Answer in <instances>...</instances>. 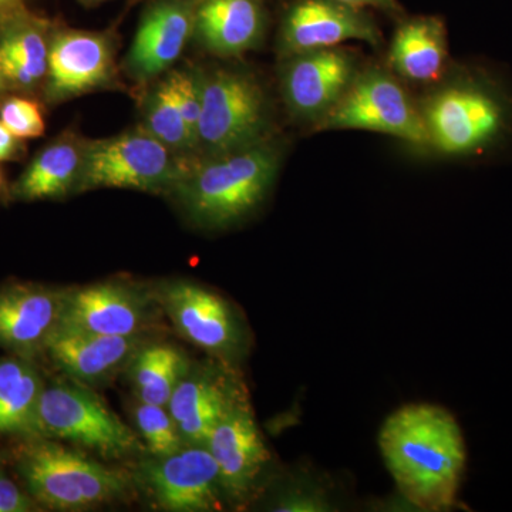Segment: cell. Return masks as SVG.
Masks as SVG:
<instances>
[{
    "label": "cell",
    "mask_w": 512,
    "mask_h": 512,
    "mask_svg": "<svg viewBox=\"0 0 512 512\" xmlns=\"http://www.w3.org/2000/svg\"><path fill=\"white\" fill-rule=\"evenodd\" d=\"M163 79L197 143L198 121L201 116L200 70L195 66L171 69L164 74Z\"/></svg>",
    "instance_id": "cell-29"
},
{
    "label": "cell",
    "mask_w": 512,
    "mask_h": 512,
    "mask_svg": "<svg viewBox=\"0 0 512 512\" xmlns=\"http://www.w3.org/2000/svg\"><path fill=\"white\" fill-rule=\"evenodd\" d=\"M386 467L417 510L448 511L457 504L467 448L456 417L434 404H409L390 414L379 433Z\"/></svg>",
    "instance_id": "cell-1"
},
{
    "label": "cell",
    "mask_w": 512,
    "mask_h": 512,
    "mask_svg": "<svg viewBox=\"0 0 512 512\" xmlns=\"http://www.w3.org/2000/svg\"><path fill=\"white\" fill-rule=\"evenodd\" d=\"M276 511H326V503H323L316 495L293 493L282 498L275 508Z\"/></svg>",
    "instance_id": "cell-32"
},
{
    "label": "cell",
    "mask_w": 512,
    "mask_h": 512,
    "mask_svg": "<svg viewBox=\"0 0 512 512\" xmlns=\"http://www.w3.org/2000/svg\"><path fill=\"white\" fill-rule=\"evenodd\" d=\"M45 386L28 357L0 360V433L37 439V410Z\"/></svg>",
    "instance_id": "cell-24"
},
{
    "label": "cell",
    "mask_w": 512,
    "mask_h": 512,
    "mask_svg": "<svg viewBox=\"0 0 512 512\" xmlns=\"http://www.w3.org/2000/svg\"><path fill=\"white\" fill-rule=\"evenodd\" d=\"M25 140H20L15 134L10 133L5 124L0 121V163L20 161L26 157Z\"/></svg>",
    "instance_id": "cell-31"
},
{
    "label": "cell",
    "mask_w": 512,
    "mask_h": 512,
    "mask_svg": "<svg viewBox=\"0 0 512 512\" xmlns=\"http://www.w3.org/2000/svg\"><path fill=\"white\" fill-rule=\"evenodd\" d=\"M8 94L0 101V121L20 140L39 138L45 134L43 104L26 94Z\"/></svg>",
    "instance_id": "cell-28"
},
{
    "label": "cell",
    "mask_w": 512,
    "mask_h": 512,
    "mask_svg": "<svg viewBox=\"0 0 512 512\" xmlns=\"http://www.w3.org/2000/svg\"><path fill=\"white\" fill-rule=\"evenodd\" d=\"M39 504L29 493H25L0 467V512H32Z\"/></svg>",
    "instance_id": "cell-30"
},
{
    "label": "cell",
    "mask_w": 512,
    "mask_h": 512,
    "mask_svg": "<svg viewBox=\"0 0 512 512\" xmlns=\"http://www.w3.org/2000/svg\"><path fill=\"white\" fill-rule=\"evenodd\" d=\"M146 343V336H106L59 330L46 353L73 382L96 386L128 367Z\"/></svg>",
    "instance_id": "cell-21"
},
{
    "label": "cell",
    "mask_w": 512,
    "mask_h": 512,
    "mask_svg": "<svg viewBox=\"0 0 512 512\" xmlns=\"http://www.w3.org/2000/svg\"><path fill=\"white\" fill-rule=\"evenodd\" d=\"M20 447L18 470L28 493L43 507L83 511L124 500L134 478L79 451L42 437Z\"/></svg>",
    "instance_id": "cell-4"
},
{
    "label": "cell",
    "mask_w": 512,
    "mask_h": 512,
    "mask_svg": "<svg viewBox=\"0 0 512 512\" xmlns=\"http://www.w3.org/2000/svg\"><path fill=\"white\" fill-rule=\"evenodd\" d=\"M198 0H150L141 13L121 69L133 82L147 84L174 69L194 37Z\"/></svg>",
    "instance_id": "cell-15"
},
{
    "label": "cell",
    "mask_w": 512,
    "mask_h": 512,
    "mask_svg": "<svg viewBox=\"0 0 512 512\" xmlns=\"http://www.w3.org/2000/svg\"><path fill=\"white\" fill-rule=\"evenodd\" d=\"M194 158L164 146L138 126L113 137L87 140L77 194L119 188L170 195Z\"/></svg>",
    "instance_id": "cell-6"
},
{
    "label": "cell",
    "mask_w": 512,
    "mask_h": 512,
    "mask_svg": "<svg viewBox=\"0 0 512 512\" xmlns=\"http://www.w3.org/2000/svg\"><path fill=\"white\" fill-rule=\"evenodd\" d=\"M163 311L157 291L126 281L66 289L59 330L106 336H147Z\"/></svg>",
    "instance_id": "cell-12"
},
{
    "label": "cell",
    "mask_w": 512,
    "mask_h": 512,
    "mask_svg": "<svg viewBox=\"0 0 512 512\" xmlns=\"http://www.w3.org/2000/svg\"><path fill=\"white\" fill-rule=\"evenodd\" d=\"M25 5V0H0V19Z\"/></svg>",
    "instance_id": "cell-34"
},
{
    "label": "cell",
    "mask_w": 512,
    "mask_h": 512,
    "mask_svg": "<svg viewBox=\"0 0 512 512\" xmlns=\"http://www.w3.org/2000/svg\"><path fill=\"white\" fill-rule=\"evenodd\" d=\"M190 366V360L177 346L146 343L128 365L137 400L167 407Z\"/></svg>",
    "instance_id": "cell-25"
},
{
    "label": "cell",
    "mask_w": 512,
    "mask_h": 512,
    "mask_svg": "<svg viewBox=\"0 0 512 512\" xmlns=\"http://www.w3.org/2000/svg\"><path fill=\"white\" fill-rule=\"evenodd\" d=\"M134 483L158 508L171 512H210L225 507L220 468L207 446H187L143 461Z\"/></svg>",
    "instance_id": "cell-11"
},
{
    "label": "cell",
    "mask_w": 512,
    "mask_h": 512,
    "mask_svg": "<svg viewBox=\"0 0 512 512\" xmlns=\"http://www.w3.org/2000/svg\"><path fill=\"white\" fill-rule=\"evenodd\" d=\"M13 93L12 87L8 82V77H6L5 70H3L2 63H0V101L5 99L8 94Z\"/></svg>",
    "instance_id": "cell-35"
},
{
    "label": "cell",
    "mask_w": 512,
    "mask_h": 512,
    "mask_svg": "<svg viewBox=\"0 0 512 512\" xmlns=\"http://www.w3.org/2000/svg\"><path fill=\"white\" fill-rule=\"evenodd\" d=\"M205 446L220 468L228 500H247L271 460L248 396L242 397L218 421Z\"/></svg>",
    "instance_id": "cell-17"
},
{
    "label": "cell",
    "mask_w": 512,
    "mask_h": 512,
    "mask_svg": "<svg viewBox=\"0 0 512 512\" xmlns=\"http://www.w3.org/2000/svg\"><path fill=\"white\" fill-rule=\"evenodd\" d=\"M420 109L429 147L441 156L483 157L512 140V89L484 67L460 70Z\"/></svg>",
    "instance_id": "cell-2"
},
{
    "label": "cell",
    "mask_w": 512,
    "mask_h": 512,
    "mask_svg": "<svg viewBox=\"0 0 512 512\" xmlns=\"http://www.w3.org/2000/svg\"><path fill=\"white\" fill-rule=\"evenodd\" d=\"M350 40L380 46L382 32L366 9L338 0H293L282 15L278 52L282 59L339 47Z\"/></svg>",
    "instance_id": "cell-14"
},
{
    "label": "cell",
    "mask_w": 512,
    "mask_h": 512,
    "mask_svg": "<svg viewBox=\"0 0 512 512\" xmlns=\"http://www.w3.org/2000/svg\"><path fill=\"white\" fill-rule=\"evenodd\" d=\"M87 140L72 128L52 138L10 185V200L56 201L77 194Z\"/></svg>",
    "instance_id": "cell-22"
},
{
    "label": "cell",
    "mask_w": 512,
    "mask_h": 512,
    "mask_svg": "<svg viewBox=\"0 0 512 512\" xmlns=\"http://www.w3.org/2000/svg\"><path fill=\"white\" fill-rule=\"evenodd\" d=\"M37 437L89 448L107 458L143 453L137 434L83 384L45 386L37 410Z\"/></svg>",
    "instance_id": "cell-7"
},
{
    "label": "cell",
    "mask_w": 512,
    "mask_h": 512,
    "mask_svg": "<svg viewBox=\"0 0 512 512\" xmlns=\"http://www.w3.org/2000/svg\"><path fill=\"white\" fill-rule=\"evenodd\" d=\"M338 2L353 6V8L382 10V12L392 13V15H400L403 12L402 6L397 0H338Z\"/></svg>",
    "instance_id": "cell-33"
},
{
    "label": "cell",
    "mask_w": 512,
    "mask_h": 512,
    "mask_svg": "<svg viewBox=\"0 0 512 512\" xmlns=\"http://www.w3.org/2000/svg\"><path fill=\"white\" fill-rule=\"evenodd\" d=\"M66 289L19 282L0 289V348L20 357L46 352L62 325Z\"/></svg>",
    "instance_id": "cell-18"
},
{
    "label": "cell",
    "mask_w": 512,
    "mask_h": 512,
    "mask_svg": "<svg viewBox=\"0 0 512 512\" xmlns=\"http://www.w3.org/2000/svg\"><path fill=\"white\" fill-rule=\"evenodd\" d=\"M2 187H3V175H2V171H0V190H2Z\"/></svg>",
    "instance_id": "cell-37"
},
{
    "label": "cell",
    "mask_w": 512,
    "mask_h": 512,
    "mask_svg": "<svg viewBox=\"0 0 512 512\" xmlns=\"http://www.w3.org/2000/svg\"><path fill=\"white\" fill-rule=\"evenodd\" d=\"M282 60L279 87L286 110L293 119L315 128L335 109L360 72L355 53L342 46Z\"/></svg>",
    "instance_id": "cell-13"
},
{
    "label": "cell",
    "mask_w": 512,
    "mask_h": 512,
    "mask_svg": "<svg viewBox=\"0 0 512 512\" xmlns=\"http://www.w3.org/2000/svg\"><path fill=\"white\" fill-rule=\"evenodd\" d=\"M79 2L84 6H96L99 3L106 2V0H79Z\"/></svg>",
    "instance_id": "cell-36"
},
{
    "label": "cell",
    "mask_w": 512,
    "mask_h": 512,
    "mask_svg": "<svg viewBox=\"0 0 512 512\" xmlns=\"http://www.w3.org/2000/svg\"><path fill=\"white\" fill-rule=\"evenodd\" d=\"M389 63L397 76L409 82H440L450 63L444 20L414 16L400 22L390 42Z\"/></svg>",
    "instance_id": "cell-23"
},
{
    "label": "cell",
    "mask_w": 512,
    "mask_h": 512,
    "mask_svg": "<svg viewBox=\"0 0 512 512\" xmlns=\"http://www.w3.org/2000/svg\"><path fill=\"white\" fill-rule=\"evenodd\" d=\"M201 116L197 157L217 156L275 138L274 111L258 77L239 67H198Z\"/></svg>",
    "instance_id": "cell-5"
},
{
    "label": "cell",
    "mask_w": 512,
    "mask_h": 512,
    "mask_svg": "<svg viewBox=\"0 0 512 512\" xmlns=\"http://www.w3.org/2000/svg\"><path fill=\"white\" fill-rule=\"evenodd\" d=\"M163 312L177 332L214 359L234 365L247 349L244 323L231 303L192 281L178 279L157 289Z\"/></svg>",
    "instance_id": "cell-10"
},
{
    "label": "cell",
    "mask_w": 512,
    "mask_h": 512,
    "mask_svg": "<svg viewBox=\"0 0 512 512\" xmlns=\"http://www.w3.org/2000/svg\"><path fill=\"white\" fill-rule=\"evenodd\" d=\"M316 128L373 131L414 147H429L420 107L413 103L396 76L379 67L360 69L348 92Z\"/></svg>",
    "instance_id": "cell-8"
},
{
    "label": "cell",
    "mask_w": 512,
    "mask_h": 512,
    "mask_svg": "<svg viewBox=\"0 0 512 512\" xmlns=\"http://www.w3.org/2000/svg\"><path fill=\"white\" fill-rule=\"evenodd\" d=\"M268 30L264 0H198L194 37L205 52L241 57L262 45Z\"/></svg>",
    "instance_id": "cell-19"
},
{
    "label": "cell",
    "mask_w": 512,
    "mask_h": 512,
    "mask_svg": "<svg viewBox=\"0 0 512 512\" xmlns=\"http://www.w3.org/2000/svg\"><path fill=\"white\" fill-rule=\"evenodd\" d=\"M245 396L247 389L232 365L217 360L190 366L167 407L185 444L205 446L218 421Z\"/></svg>",
    "instance_id": "cell-16"
},
{
    "label": "cell",
    "mask_w": 512,
    "mask_h": 512,
    "mask_svg": "<svg viewBox=\"0 0 512 512\" xmlns=\"http://www.w3.org/2000/svg\"><path fill=\"white\" fill-rule=\"evenodd\" d=\"M281 164L282 147L275 138L217 156L197 157L170 197L198 227H232L265 201Z\"/></svg>",
    "instance_id": "cell-3"
},
{
    "label": "cell",
    "mask_w": 512,
    "mask_h": 512,
    "mask_svg": "<svg viewBox=\"0 0 512 512\" xmlns=\"http://www.w3.org/2000/svg\"><path fill=\"white\" fill-rule=\"evenodd\" d=\"M55 25L26 6L0 19V63L13 93H42Z\"/></svg>",
    "instance_id": "cell-20"
},
{
    "label": "cell",
    "mask_w": 512,
    "mask_h": 512,
    "mask_svg": "<svg viewBox=\"0 0 512 512\" xmlns=\"http://www.w3.org/2000/svg\"><path fill=\"white\" fill-rule=\"evenodd\" d=\"M133 417L138 436L143 439L151 456H168L187 446L168 407L137 400V404H134Z\"/></svg>",
    "instance_id": "cell-27"
},
{
    "label": "cell",
    "mask_w": 512,
    "mask_h": 512,
    "mask_svg": "<svg viewBox=\"0 0 512 512\" xmlns=\"http://www.w3.org/2000/svg\"><path fill=\"white\" fill-rule=\"evenodd\" d=\"M140 126L175 153L195 158L197 143L163 77L144 96Z\"/></svg>",
    "instance_id": "cell-26"
},
{
    "label": "cell",
    "mask_w": 512,
    "mask_h": 512,
    "mask_svg": "<svg viewBox=\"0 0 512 512\" xmlns=\"http://www.w3.org/2000/svg\"><path fill=\"white\" fill-rule=\"evenodd\" d=\"M123 89L113 32H92L55 25L42 97L59 106L84 94Z\"/></svg>",
    "instance_id": "cell-9"
}]
</instances>
